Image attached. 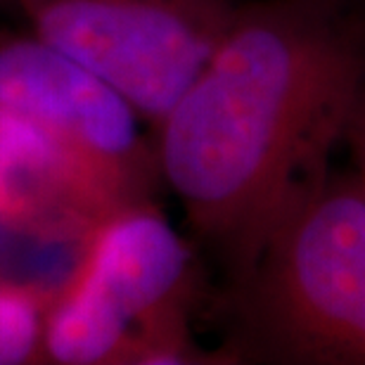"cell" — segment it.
Segmentation results:
<instances>
[{"mask_svg": "<svg viewBox=\"0 0 365 365\" xmlns=\"http://www.w3.org/2000/svg\"><path fill=\"white\" fill-rule=\"evenodd\" d=\"M200 297L195 247L157 200L105 216L53 292L43 363L162 365L228 363L197 346L190 311Z\"/></svg>", "mask_w": 365, "mask_h": 365, "instance_id": "obj_3", "label": "cell"}, {"mask_svg": "<svg viewBox=\"0 0 365 365\" xmlns=\"http://www.w3.org/2000/svg\"><path fill=\"white\" fill-rule=\"evenodd\" d=\"M121 207L48 130L0 105V221L86 237Z\"/></svg>", "mask_w": 365, "mask_h": 365, "instance_id": "obj_6", "label": "cell"}, {"mask_svg": "<svg viewBox=\"0 0 365 365\" xmlns=\"http://www.w3.org/2000/svg\"><path fill=\"white\" fill-rule=\"evenodd\" d=\"M53 292L0 277V365L43 363L46 313Z\"/></svg>", "mask_w": 365, "mask_h": 365, "instance_id": "obj_7", "label": "cell"}, {"mask_svg": "<svg viewBox=\"0 0 365 365\" xmlns=\"http://www.w3.org/2000/svg\"><path fill=\"white\" fill-rule=\"evenodd\" d=\"M363 83L365 14L354 0H242L155 126L164 185L228 282L332 173Z\"/></svg>", "mask_w": 365, "mask_h": 365, "instance_id": "obj_1", "label": "cell"}, {"mask_svg": "<svg viewBox=\"0 0 365 365\" xmlns=\"http://www.w3.org/2000/svg\"><path fill=\"white\" fill-rule=\"evenodd\" d=\"M31 34L112 83L157 126L242 0H10Z\"/></svg>", "mask_w": 365, "mask_h": 365, "instance_id": "obj_4", "label": "cell"}, {"mask_svg": "<svg viewBox=\"0 0 365 365\" xmlns=\"http://www.w3.org/2000/svg\"><path fill=\"white\" fill-rule=\"evenodd\" d=\"M230 363L365 365V192L334 171L228 282Z\"/></svg>", "mask_w": 365, "mask_h": 365, "instance_id": "obj_2", "label": "cell"}, {"mask_svg": "<svg viewBox=\"0 0 365 365\" xmlns=\"http://www.w3.org/2000/svg\"><path fill=\"white\" fill-rule=\"evenodd\" d=\"M0 105L48 130L123 204L157 200L164 178L143 116L112 83L38 36L0 31Z\"/></svg>", "mask_w": 365, "mask_h": 365, "instance_id": "obj_5", "label": "cell"}, {"mask_svg": "<svg viewBox=\"0 0 365 365\" xmlns=\"http://www.w3.org/2000/svg\"><path fill=\"white\" fill-rule=\"evenodd\" d=\"M341 145L346 148L349 159H351V173L365 192V83L361 86V91L354 100Z\"/></svg>", "mask_w": 365, "mask_h": 365, "instance_id": "obj_8", "label": "cell"}]
</instances>
